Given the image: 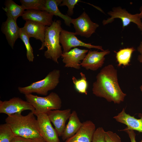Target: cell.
Listing matches in <instances>:
<instances>
[{
    "mask_svg": "<svg viewBox=\"0 0 142 142\" xmlns=\"http://www.w3.org/2000/svg\"><path fill=\"white\" fill-rule=\"evenodd\" d=\"M92 91L96 97L115 104L124 101L126 96L119 85L117 71L111 64L103 67L98 74L93 84Z\"/></svg>",
    "mask_w": 142,
    "mask_h": 142,
    "instance_id": "1",
    "label": "cell"
},
{
    "mask_svg": "<svg viewBox=\"0 0 142 142\" xmlns=\"http://www.w3.org/2000/svg\"><path fill=\"white\" fill-rule=\"evenodd\" d=\"M34 115L32 111L25 116L17 113L8 116L5 121L15 136L32 139L41 137Z\"/></svg>",
    "mask_w": 142,
    "mask_h": 142,
    "instance_id": "2",
    "label": "cell"
},
{
    "mask_svg": "<svg viewBox=\"0 0 142 142\" xmlns=\"http://www.w3.org/2000/svg\"><path fill=\"white\" fill-rule=\"evenodd\" d=\"M61 25V21L55 20L51 25L46 26L44 42L39 49L43 50L46 47L47 49L44 52V57L57 64L59 63L58 59L63 53L59 40L60 32L62 29Z\"/></svg>",
    "mask_w": 142,
    "mask_h": 142,
    "instance_id": "3",
    "label": "cell"
},
{
    "mask_svg": "<svg viewBox=\"0 0 142 142\" xmlns=\"http://www.w3.org/2000/svg\"><path fill=\"white\" fill-rule=\"evenodd\" d=\"M60 71L54 69L50 72L43 79L34 82L28 86L18 87V90L24 95L35 93L46 96L48 92L56 88L59 82Z\"/></svg>",
    "mask_w": 142,
    "mask_h": 142,
    "instance_id": "4",
    "label": "cell"
},
{
    "mask_svg": "<svg viewBox=\"0 0 142 142\" xmlns=\"http://www.w3.org/2000/svg\"><path fill=\"white\" fill-rule=\"evenodd\" d=\"M26 99L35 109V115L46 113L52 110L60 109L62 101L59 95L52 92L45 97H41L32 94L25 95Z\"/></svg>",
    "mask_w": 142,
    "mask_h": 142,
    "instance_id": "5",
    "label": "cell"
},
{
    "mask_svg": "<svg viewBox=\"0 0 142 142\" xmlns=\"http://www.w3.org/2000/svg\"><path fill=\"white\" fill-rule=\"evenodd\" d=\"M107 13L110 17L103 20L102 23L103 25L112 23L115 19L119 18L122 21L123 29L132 22L137 25L142 34V21L139 17V13L132 14L120 6L113 7L112 10L109 11Z\"/></svg>",
    "mask_w": 142,
    "mask_h": 142,
    "instance_id": "6",
    "label": "cell"
},
{
    "mask_svg": "<svg viewBox=\"0 0 142 142\" xmlns=\"http://www.w3.org/2000/svg\"><path fill=\"white\" fill-rule=\"evenodd\" d=\"M72 23L76 35L87 38L90 37L99 26V24L91 21L84 11L78 18L72 19Z\"/></svg>",
    "mask_w": 142,
    "mask_h": 142,
    "instance_id": "7",
    "label": "cell"
},
{
    "mask_svg": "<svg viewBox=\"0 0 142 142\" xmlns=\"http://www.w3.org/2000/svg\"><path fill=\"white\" fill-rule=\"evenodd\" d=\"M29 110L34 113V108L27 101L18 97H14L8 100H0V113L6 114L8 116L17 113H22Z\"/></svg>",
    "mask_w": 142,
    "mask_h": 142,
    "instance_id": "8",
    "label": "cell"
},
{
    "mask_svg": "<svg viewBox=\"0 0 142 142\" xmlns=\"http://www.w3.org/2000/svg\"><path fill=\"white\" fill-rule=\"evenodd\" d=\"M76 35L75 32L62 29L60 33L59 40L63 49V53L67 52L72 48L78 46L84 47L88 49L95 48L102 51L104 50L101 46L93 45L91 43L82 41L76 37Z\"/></svg>",
    "mask_w": 142,
    "mask_h": 142,
    "instance_id": "9",
    "label": "cell"
},
{
    "mask_svg": "<svg viewBox=\"0 0 142 142\" xmlns=\"http://www.w3.org/2000/svg\"><path fill=\"white\" fill-rule=\"evenodd\" d=\"M37 120L40 135L46 142H60L59 136L46 113L37 114Z\"/></svg>",
    "mask_w": 142,
    "mask_h": 142,
    "instance_id": "10",
    "label": "cell"
},
{
    "mask_svg": "<svg viewBox=\"0 0 142 142\" xmlns=\"http://www.w3.org/2000/svg\"><path fill=\"white\" fill-rule=\"evenodd\" d=\"M110 53L108 49L100 52L89 50L80 63L81 66L87 70L96 71L103 66L105 59V56Z\"/></svg>",
    "mask_w": 142,
    "mask_h": 142,
    "instance_id": "11",
    "label": "cell"
},
{
    "mask_svg": "<svg viewBox=\"0 0 142 142\" xmlns=\"http://www.w3.org/2000/svg\"><path fill=\"white\" fill-rule=\"evenodd\" d=\"M71 110L67 109L52 110L47 114L50 122L55 127L59 136H61L65 127V124L71 114Z\"/></svg>",
    "mask_w": 142,
    "mask_h": 142,
    "instance_id": "12",
    "label": "cell"
},
{
    "mask_svg": "<svg viewBox=\"0 0 142 142\" xmlns=\"http://www.w3.org/2000/svg\"><path fill=\"white\" fill-rule=\"evenodd\" d=\"M88 51L87 49L75 48L67 52L63 53L61 57L64 67L80 69L81 61L84 60Z\"/></svg>",
    "mask_w": 142,
    "mask_h": 142,
    "instance_id": "13",
    "label": "cell"
},
{
    "mask_svg": "<svg viewBox=\"0 0 142 142\" xmlns=\"http://www.w3.org/2000/svg\"><path fill=\"white\" fill-rule=\"evenodd\" d=\"M95 126L90 120L82 123V124L77 132L64 142H92Z\"/></svg>",
    "mask_w": 142,
    "mask_h": 142,
    "instance_id": "14",
    "label": "cell"
},
{
    "mask_svg": "<svg viewBox=\"0 0 142 142\" xmlns=\"http://www.w3.org/2000/svg\"><path fill=\"white\" fill-rule=\"evenodd\" d=\"M20 28L17 25L16 21L10 17H7L6 20L2 24L1 31L12 49L15 42L19 38Z\"/></svg>",
    "mask_w": 142,
    "mask_h": 142,
    "instance_id": "15",
    "label": "cell"
},
{
    "mask_svg": "<svg viewBox=\"0 0 142 142\" xmlns=\"http://www.w3.org/2000/svg\"><path fill=\"white\" fill-rule=\"evenodd\" d=\"M140 119H137L125 113L123 108L122 111L113 118L117 121L123 124L127 127L121 131L135 130L142 133V113L138 115Z\"/></svg>",
    "mask_w": 142,
    "mask_h": 142,
    "instance_id": "16",
    "label": "cell"
},
{
    "mask_svg": "<svg viewBox=\"0 0 142 142\" xmlns=\"http://www.w3.org/2000/svg\"><path fill=\"white\" fill-rule=\"evenodd\" d=\"M54 15L44 11L27 10L22 16L24 20H31L49 26L53 23Z\"/></svg>",
    "mask_w": 142,
    "mask_h": 142,
    "instance_id": "17",
    "label": "cell"
},
{
    "mask_svg": "<svg viewBox=\"0 0 142 142\" xmlns=\"http://www.w3.org/2000/svg\"><path fill=\"white\" fill-rule=\"evenodd\" d=\"M46 26L36 22L27 20L22 28L29 38L39 40L42 44L44 42Z\"/></svg>",
    "mask_w": 142,
    "mask_h": 142,
    "instance_id": "18",
    "label": "cell"
},
{
    "mask_svg": "<svg viewBox=\"0 0 142 142\" xmlns=\"http://www.w3.org/2000/svg\"><path fill=\"white\" fill-rule=\"evenodd\" d=\"M68 119L61 136L62 139L64 141L73 136L82 124L75 110L72 111Z\"/></svg>",
    "mask_w": 142,
    "mask_h": 142,
    "instance_id": "19",
    "label": "cell"
},
{
    "mask_svg": "<svg viewBox=\"0 0 142 142\" xmlns=\"http://www.w3.org/2000/svg\"><path fill=\"white\" fill-rule=\"evenodd\" d=\"M63 0H45L44 11L58 16L64 21L67 26L70 27L72 23V18L68 15L62 14L59 10L58 6L62 2Z\"/></svg>",
    "mask_w": 142,
    "mask_h": 142,
    "instance_id": "20",
    "label": "cell"
},
{
    "mask_svg": "<svg viewBox=\"0 0 142 142\" xmlns=\"http://www.w3.org/2000/svg\"><path fill=\"white\" fill-rule=\"evenodd\" d=\"M5 7L2 9L6 13L7 17H12L17 21L18 18L22 16L26 9L22 5L16 4L12 0H6L4 3Z\"/></svg>",
    "mask_w": 142,
    "mask_h": 142,
    "instance_id": "21",
    "label": "cell"
},
{
    "mask_svg": "<svg viewBox=\"0 0 142 142\" xmlns=\"http://www.w3.org/2000/svg\"><path fill=\"white\" fill-rule=\"evenodd\" d=\"M135 50L133 47L127 48L120 49L116 53V57L118 63V66L123 65H128L130 62L132 54Z\"/></svg>",
    "mask_w": 142,
    "mask_h": 142,
    "instance_id": "22",
    "label": "cell"
},
{
    "mask_svg": "<svg viewBox=\"0 0 142 142\" xmlns=\"http://www.w3.org/2000/svg\"><path fill=\"white\" fill-rule=\"evenodd\" d=\"M80 74L81 77L80 79H78L75 77L73 76L72 80L77 91L80 93L87 95L88 85L86 75L82 72H80Z\"/></svg>",
    "mask_w": 142,
    "mask_h": 142,
    "instance_id": "23",
    "label": "cell"
},
{
    "mask_svg": "<svg viewBox=\"0 0 142 142\" xmlns=\"http://www.w3.org/2000/svg\"><path fill=\"white\" fill-rule=\"evenodd\" d=\"M26 9L44 11L45 0H20Z\"/></svg>",
    "mask_w": 142,
    "mask_h": 142,
    "instance_id": "24",
    "label": "cell"
},
{
    "mask_svg": "<svg viewBox=\"0 0 142 142\" xmlns=\"http://www.w3.org/2000/svg\"><path fill=\"white\" fill-rule=\"evenodd\" d=\"M19 38L23 42L26 50V56L29 62H33L34 58L33 50L29 43V37L26 33L22 28H20Z\"/></svg>",
    "mask_w": 142,
    "mask_h": 142,
    "instance_id": "25",
    "label": "cell"
},
{
    "mask_svg": "<svg viewBox=\"0 0 142 142\" xmlns=\"http://www.w3.org/2000/svg\"><path fill=\"white\" fill-rule=\"evenodd\" d=\"M15 136L12 129L6 123L0 125V142H11Z\"/></svg>",
    "mask_w": 142,
    "mask_h": 142,
    "instance_id": "26",
    "label": "cell"
},
{
    "mask_svg": "<svg viewBox=\"0 0 142 142\" xmlns=\"http://www.w3.org/2000/svg\"><path fill=\"white\" fill-rule=\"evenodd\" d=\"M81 1L79 0H63L59 5L60 6H66L68 8L67 15L69 16H72L73 14V9L75 5Z\"/></svg>",
    "mask_w": 142,
    "mask_h": 142,
    "instance_id": "27",
    "label": "cell"
},
{
    "mask_svg": "<svg viewBox=\"0 0 142 142\" xmlns=\"http://www.w3.org/2000/svg\"><path fill=\"white\" fill-rule=\"evenodd\" d=\"M104 131L101 127L97 128L94 133L92 142H106Z\"/></svg>",
    "mask_w": 142,
    "mask_h": 142,
    "instance_id": "28",
    "label": "cell"
},
{
    "mask_svg": "<svg viewBox=\"0 0 142 142\" xmlns=\"http://www.w3.org/2000/svg\"><path fill=\"white\" fill-rule=\"evenodd\" d=\"M105 136L106 142H121L120 136L112 131H105Z\"/></svg>",
    "mask_w": 142,
    "mask_h": 142,
    "instance_id": "29",
    "label": "cell"
},
{
    "mask_svg": "<svg viewBox=\"0 0 142 142\" xmlns=\"http://www.w3.org/2000/svg\"><path fill=\"white\" fill-rule=\"evenodd\" d=\"M11 142H32V140L20 136H15Z\"/></svg>",
    "mask_w": 142,
    "mask_h": 142,
    "instance_id": "30",
    "label": "cell"
},
{
    "mask_svg": "<svg viewBox=\"0 0 142 142\" xmlns=\"http://www.w3.org/2000/svg\"><path fill=\"white\" fill-rule=\"evenodd\" d=\"M125 131L128 134L131 142H136L135 140L136 134L134 130H126Z\"/></svg>",
    "mask_w": 142,
    "mask_h": 142,
    "instance_id": "31",
    "label": "cell"
},
{
    "mask_svg": "<svg viewBox=\"0 0 142 142\" xmlns=\"http://www.w3.org/2000/svg\"><path fill=\"white\" fill-rule=\"evenodd\" d=\"M137 50L139 53L138 57V60L142 63V41H141L137 48Z\"/></svg>",
    "mask_w": 142,
    "mask_h": 142,
    "instance_id": "32",
    "label": "cell"
},
{
    "mask_svg": "<svg viewBox=\"0 0 142 142\" xmlns=\"http://www.w3.org/2000/svg\"><path fill=\"white\" fill-rule=\"evenodd\" d=\"M32 142H46L42 137L32 139Z\"/></svg>",
    "mask_w": 142,
    "mask_h": 142,
    "instance_id": "33",
    "label": "cell"
},
{
    "mask_svg": "<svg viewBox=\"0 0 142 142\" xmlns=\"http://www.w3.org/2000/svg\"><path fill=\"white\" fill-rule=\"evenodd\" d=\"M140 12L139 13V17L141 19H142V7L141 8Z\"/></svg>",
    "mask_w": 142,
    "mask_h": 142,
    "instance_id": "34",
    "label": "cell"
},
{
    "mask_svg": "<svg viewBox=\"0 0 142 142\" xmlns=\"http://www.w3.org/2000/svg\"><path fill=\"white\" fill-rule=\"evenodd\" d=\"M140 88V90H141V91L142 92V85L141 86Z\"/></svg>",
    "mask_w": 142,
    "mask_h": 142,
    "instance_id": "35",
    "label": "cell"
},
{
    "mask_svg": "<svg viewBox=\"0 0 142 142\" xmlns=\"http://www.w3.org/2000/svg\"><path fill=\"white\" fill-rule=\"evenodd\" d=\"M140 142H142V140L140 141Z\"/></svg>",
    "mask_w": 142,
    "mask_h": 142,
    "instance_id": "36",
    "label": "cell"
}]
</instances>
